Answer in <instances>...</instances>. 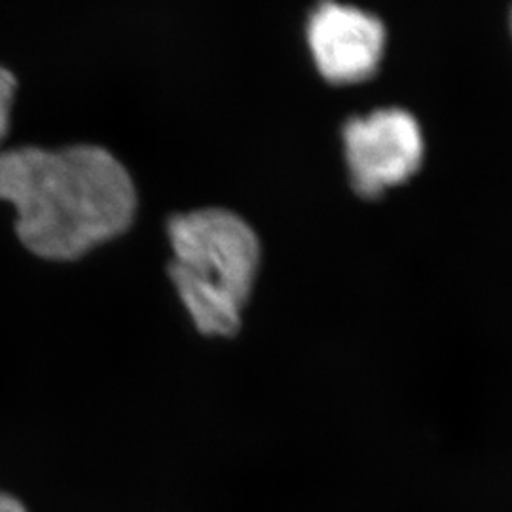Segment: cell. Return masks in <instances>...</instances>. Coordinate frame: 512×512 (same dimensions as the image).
Segmentation results:
<instances>
[{"mask_svg":"<svg viewBox=\"0 0 512 512\" xmlns=\"http://www.w3.org/2000/svg\"><path fill=\"white\" fill-rule=\"evenodd\" d=\"M0 200L16 207L21 243L48 260H76L122 236L137 211L128 169L95 145L0 152Z\"/></svg>","mask_w":512,"mask_h":512,"instance_id":"cell-1","label":"cell"},{"mask_svg":"<svg viewBox=\"0 0 512 512\" xmlns=\"http://www.w3.org/2000/svg\"><path fill=\"white\" fill-rule=\"evenodd\" d=\"M169 275L196 329L234 336L253 293L260 241L232 211L198 209L169 220Z\"/></svg>","mask_w":512,"mask_h":512,"instance_id":"cell-2","label":"cell"},{"mask_svg":"<svg viewBox=\"0 0 512 512\" xmlns=\"http://www.w3.org/2000/svg\"><path fill=\"white\" fill-rule=\"evenodd\" d=\"M342 137L351 184L366 200L406 183L420 169L425 152L418 120L403 109H380L351 118Z\"/></svg>","mask_w":512,"mask_h":512,"instance_id":"cell-3","label":"cell"},{"mask_svg":"<svg viewBox=\"0 0 512 512\" xmlns=\"http://www.w3.org/2000/svg\"><path fill=\"white\" fill-rule=\"evenodd\" d=\"M313 61L330 84H357L378 71L385 50L384 23L361 8L321 2L308 23Z\"/></svg>","mask_w":512,"mask_h":512,"instance_id":"cell-4","label":"cell"},{"mask_svg":"<svg viewBox=\"0 0 512 512\" xmlns=\"http://www.w3.org/2000/svg\"><path fill=\"white\" fill-rule=\"evenodd\" d=\"M16 76L8 69L0 67V143L8 135L10 129V116H12V105L16 97Z\"/></svg>","mask_w":512,"mask_h":512,"instance_id":"cell-5","label":"cell"},{"mask_svg":"<svg viewBox=\"0 0 512 512\" xmlns=\"http://www.w3.org/2000/svg\"><path fill=\"white\" fill-rule=\"evenodd\" d=\"M0 512H27L23 503L14 495L0 492Z\"/></svg>","mask_w":512,"mask_h":512,"instance_id":"cell-6","label":"cell"},{"mask_svg":"<svg viewBox=\"0 0 512 512\" xmlns=\"http://www.w3.org/2000/svg\"><path fill=\"white\" fill-rule=\"evenodd\" d=\"M511 33H512V10H511Z\"/></svg>","mask_w":512,"mask_h":512,"instance_id":"cell-7","label":"cell"}]
</instances>
